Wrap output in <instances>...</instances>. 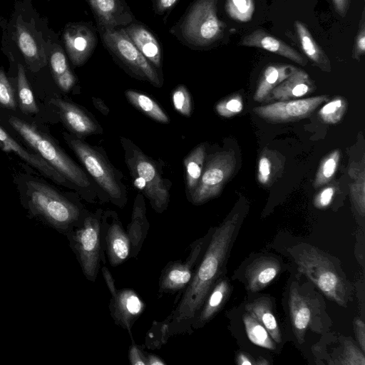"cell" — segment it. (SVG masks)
<instances>
[{"mask_svg":"<svg viewBox=\"0 0 365 365\" xmlns=\"http://www.w3.org/2000/svg\"><path fill=\"white\" fill-rule=\"evenodd\" d=\"M244 217L245 212L235 208L213 227L190 283L165 319L168 322L169 337L193 332L192 324L205 298L217 279L225 275L230 253Z\"/></svg>","mask_w":365,"mask_h":365,"instance_id":"cell-1","label":"cell"},{"mask_svg":"<svg viewBox=\"0 0 365 365\" xmlns=\"http://www.w3.org/2000/svg\"><path fill=\"white\" fill-rule=\"evenodd\" d=\"M23 170L14 175L22 207L30 218L36 220L66 235L80 226L88 211L78 194L64 192L47 182L44 177L30 170L23 164Z\"/></svg>","mask_w":365,"mask_h":365,"instance_id":"cell-2","label":"cell"},{"mask_svg":"<svg viewBox=\"0 0 365 365\" xmlns=\"http://www.w3.org/2000/svg\"><path fill=\"white\" fill-rule=\"evenodd\" d=\"M7 124L27 146L63 175L83 200L95 203L98 198L106 202L100 190L86 172L61 148L57 142L34 122L6 113Z\"/></svg>","mask_w":365,"mask_h":365,"instance_id":"cell-3","label":"cell"},{"mask_svg":"<svg viewBox=\"0 0 365 365\" xmlns=\"http://www.w3.org/2000/svg\"><path fill=\"white\" fill-rule=\"evenodd\" d=\"M287 250L300 273L329 299L347 307L351 299L352 286L336 258L306 243L298 244Z\"/></svg>","mask_w":365,"mask_h":365,"instance_id":"cell-4","label":"cell"},{"mask_svg":"<svg viewBox=\"0 0 365 365\" xmlns=\"http://www.w3.org/2000/svg\"><path fill=\"white\" fill-rule=\"evenodd\" d=\"M63 138L100 190L106 202L124 207L128 192L122 181L123 176L110 163L106 151L69 132H63Z\"/></svg>","mask_w":365,"mask_h":365,"instance_id":"cell-5","label":"cell"},{"mask_svg":"<svg viewBox=\"0 0 365 365\" xmlns=\"http://www.w3.org/2000/svg\"><path fill=\"white\" fill-rule=\"evenodd\" d=\"M120 142L133 185L148 200L155 212L163 213L169 205L171 182L163 177L159 163L131 140L121 136Z\"/></svg>","mask_w":365,"mask_h":365,"instance_id":"cell-6","label":"cell"},{"mask_svg":"<svg viewBox=\"0 0 365 365\" xmlns=\"http://www.w3.org/2000/svg\"><path fill=\"white\" fill-rule=\"evenodd\" d=\"M218 0H195L173 25L170 33L192 49L213 45L224 33L225 24L217 15Z\"/></svg>","mask_w":365,"mask_h":365,"instance_id":"cell-7","label":"cell"},{"mask_svg":"<svg viewBox=\"0 0 365 365\" xmlns=\"http://www.w3.org/2000/svg\"><path fill=\"white\" fill-rule=\"evenodd\" d=\"M104 47L128 75L155 88L163 85V76L142 55L123 27L98 31Z\"/></svg>","mask_w":365,"mask_h":365,"instance_id":"cell-8","label":"cell"},{"mask_svg":"<svg viewBox=\"0 0 365 365\" xmlns=\"http://www.w3.org/2000/svg\"><path fill=\"white\" fill-rule=\"evenodd\" d=\"M103 210L89 212L83 223L65 236L86 278L95 282L101 264V225Z\"/></svg>","mask_w":365,"mask_h":365,"instance_id":"cell-9","label":"cell"},{"mask_svg":"<svg viewBox=\"0 0 365 365\" xmlns=\"http://www.w3.org/2000/svg\"><path fill=\"white\" fill-rule=\"evenodd\" d=\"M316 293L304 289L298 282L290 284L288 309L293 333L297 341L302 344L309 329L317 333L324 331V311Z\"/></svg>","mask_w":365,"mask_h":365,"instance_id":"cell-10","label":"cell"},{"mask_svg":"<svg viewBox=\"0 0 365 365\" xmlns=\"http://www.w3.org/2000/svg\"><path fill=\"white\" fill-rule=\"evenodd\" d=\"M236 163L235 151L231 149L207 156L198 185L188 201L200 205L217 197L234 173Z\"/></svg>","mask_w":365,"mask_h":365,"instance_id":"cell-11","label":"cell"},{"mask_svg":"<svg viewBox=\"0 0 365 365\" xmlns=\"http://www.w3.org/2000/svg\"><path fill=\"white\" fill-rule=\"evenodd\" d=\"M212 229L213 227L210 228L205 236L195 240L190 245V253L185 261H171L165 266L159 279V294L183 292L190 283L195 267L202 257Z\"/></svg>","mask_w":365,"mask_h":365,"instance_id":"cell-12","label":"cell"},{"mask_svg":"<svg viewBox=\"0 0 365 365\" xmlns=\"http://www.w3.org/2000/svg\"><path fill=\"white\" fill-rule=\"evenodd\" d=\"M101 263L113 267L123 264L130 257V244L118 214L110 210L103 212L101 225Z\"/></svg>","mask_w":365,"mask_h":365,"instance_id":"cell-13","label":"cell"},{"mask_svg":"<svg viewBox=\"0 0 365 365\" xmlns=\"http://www.w3.org/2000/svg\"><path fill=\"white\" fill-rule=\"evenodd\" d=\"M110 294L109 310L115 324L127 330L133 340L131 329L145 309V304L131 289H116L110 272L105 267L101 269Z\"/></svg>","mask_w":365,"mask_h":365,"instance_id":"cell-14","label":"cell"},{"mask_svg":"<svg viewBox=\"0 0 365 365\" xmlns=\"http://www.w3.org/2000/svg\"><path fill=\"white\" fill-rule=\"evenodd\" d=\"M328 101L327 95L280 101L257 106L253 108V112L269 122L286 123L307 118L318 106Z\"/></svg>","mask_w":365,"mask_h":365,"instance_id":"cell-15","label":"cell"},{"mask_svg":"<svg viewBox=\"0 0 365 365\" xmlns=\"http://www.w3.org/2000/svg\"><path fill=\"white\" fill-rule=\"evenodd\" d=\"M50 103L69 133L81 138L103 133L95 116L83 106L58 96L51 98Z\"/></svg>","mask_w":365,"mask_h":365,"instance_id":"cell-16","label":"cell"},{"mask_svg":"<svg viewBox=\"0 0 365 365\" xmlns=\"http://www.w3.org/2000/svg\"><path fill=\"white\" fill-rule=\"evenodd\" d=\"M97 31L91 22L71 23L66 26L63 41L73 66H83L92 56L98 43Z\"/></svg>","mask_w":365,"mask_h":365,"instance_id":"cell-17","label":"cell"},{"mask_svg":"<svg viewBox=\"0 0 365 365\" xmlns=\"http://www.w3.org/2000/svg\"><path fill=\"white\" fill-rule=\"evenodd\" d=\"M0 148L4 152L13 153L24 163L36 170L45 178L58 185L63 186L75 192L74 187L56 170L30 148L21 144L0 124Z\"/></svg>","mask_w":365,"mask_h":365,"instance_id":"cell-18","label":"cell"},{"mask_svg":"<svg viewBox=\"0 0 365 365\" xmlns=\"http://www.w3.org/2000/svg\"><path fill=\"white\" fill-rule=\"evenodd\" d=\"M94 16L97 31L123 27L135 19L125 0H86Z\"/></svg>","mask_w":365,"mask_h":365,"instance_id":"cell-19","label":"cell"},{"mask_svg":"<svg viewBox=\"0 0 365 365\" xmlns=\"http://www.w3.org/2000/svg\"><path fill=\"white\" fill-rule=\"evenodd\" d=\"M123 29L142 55L163 76V48L155 34L135 19L128 25L123 26Z\"/></svg>","mask_w":365,"mask_h":365,"instance_id":"cell-20","label":"cell"},{"mask_svg":"<svg viewBox=\"0 0 365 365\" xmlns=\"http://www.w3.org/2000/svg\"><path fill=\"white\" fill-rule=\"evenodd\" d=\"M281 269V264L275 257L262 256L255 259L245 272L247 289L250 292L262 290L276 279Z\"/></svg>","mask_w":365,"mask_h":365,"instance_id":"cell-21","label":"cell"},{"mask_svg":"<svg viewBox=\"0 0 365 365\" xmlns=\"http://www.w3.org/2000/svg\"><path fill=\"white\" fill-rule=\"evenodd\" d=\"M231 293L229 279L223 275L215 282L205 298L192 326V331L203 327L223 307Z\"/></svg>","mask_w":365,"mask_h":365,"instance_id":"cell-22","label":"cell"},{"mask_svg":"<svg viewBox=\"0 0 365 365\" xmlns=\"http://www.w3.org/2000/svg\"><path fill=\"white\" fill-rule=\"evenodd\" d=\"M241 44L262 48L302 66H305L307 63V60L292 47L262 29H256L243 37Z\"/></svg>","mask_w":365,"mask_h":365,"instance_id":"cell-23","label":"cell"},{"mask_svg":"<svg viewBox=\"0 0 365 365\" xmlns=\"http://www.w3.org/2000/svg\"><path fill=\"white\" fill-rule=\"evenodd\" d=\"M315 89L314 83L309 74L304 70L296 67L287 78L272 91L267 99L278 101L294 100L310 94Z\"/></svg>","mask_w":365,"mask_h":365,"instance_id":"cell-24","label":"cell"},{"mask_svg":"<svg viewBox=\"0 0 365 365\" xmlns=\"http://www.w3.org/2000/svg\"><path fill=\"white\" fill-rule=\"evenodd\" d=\"M148 230L149 222L146 216L145 199L143 194L139 192L135 197L131 220L126 230L130 244V257H137Z\"/></svg>","mask_w":365,"mask_h":365,"instance_id":"cell-25","label":"cell"},{"mask_svg":"<svg viewBox=\"0 0 365 365\" xmlns=\"http://www.w3.org/2000/svg\"><path fill=\"white\" fill-rule=\"evenodd\" d=\"M285 158L279 152L264 148L257 161V180L264 187L272 186L282 175Z\"/></svg>","mask_w":365,"mask_h":365,"instance_id":"cell-26","label":"cell"},{"mask_svg":"<svg viewBox=\"0 0 365 365\" xmlns=\"http://www.w3.org/2000/svg\"><path fill=\"white\" fill-rule=\"evenodd\" d=\"M295 68L289 64L275 63L267 66L260 76L254 94V100L257 102L267 101L272 91L287 78Z\"/></svg>","mask_w":365,"mask_h":365,"instance_id":"cell-27","label":"cell"},{"mask_svg":"<svg viewBox=\"0 0 365 365\" xmlns=\"http://www.w3.org/2000/svg\"><path fill=\"white\" fill-rule=\"evenodd\" d=\"M245 310L253 315L267 329L274 342H282L281 331L267 297H258L245 305Z\"/></svg>","mask_w":365,"mask_h":365,"instance_id":"cell-28","label":"cell"},{"mask_svg":"<svg viewBox=\"0 0 365 365\" xmlns=\"http://www.w3.org/2000/svg\"><path fill=\"white\" fill-rule=\"evenodd\" d=\"M51 73L58 88L63 93L73 91L78 86V78L71 69L67 58L57 47L50 56Z\"/></svg>","mask_w":365,"mask_h":365,"instance_id":"cell-29","label":"cell"},{"mask_svg":"<svg viewBox=\"0 0 365 365\" xmlns=\"http://www.w3.org/2000/svg\"><path fill=\"white\" fill-rule=\"evenodd\" d=\"M294 24L301 48L306 56L323 71L330 72L331 70L330 60L316 42L308 29L299 21H295Z\"/></svg>","mask_w":365,"mask_h":365,"instance_id":"cell-30","label":"cell"},{"mask_svg":"<svg viewBox=\"0 0 365 365\" xmlns=\"http://www.w3.org/2000/svg\"><path fill=\"white\" fill-rule=\"evenodd\" d=\"M206 159V146L201 143L195 147L185 158V192L188 199L197 187Z\"/></svg>","mask_w":365,"mask_h":365,"instance_id":"cell-31","label":"cell"},{"mask_svg":"<svg viewBox=\"0 0 365 365\" xmlns=\"http://www.w3.org/2000/svg\"><path fill=\"white\" fill-rule=\"evenodd\" d=\"M127 100L138 110L153 120L163 124L170 123L169 115L160 105L148 95L135 90L125 91Z\"/></svg>","mask_w":365,"mask_h":365,"instance_id":"cell-32","label":"cell"},{"mask_svg":"<svg viewBox=\"0 0 365 365\" xmlns=\"http://www.w3.org/2000/svg\"><path fill=\"white\" fill-rule=\"evenodd\" d=\"M339 345L331 354L329 364L364 365V352L350 338L342 336Z\"/></svg>","mask_w":365,"mask_h":365,"instance_id":"cell-33","label":"cell"},{"mask_svg":"<svg viewBox=\"0 0 365 365\" xmlns=\"http://www.w3.org/2000/svg\"><path fill=\"white\" fill-rule=\"evenodd\" d=\"M352 179L350 185V192L354 207L361 217L365 214V173L364 159L361 163H353L349 170Z\"/></svg>","mask_w":365,"mask_h":365,"instance_id":"cell-34","label":"cell"},{"mask_svg":"<svg viewBox=\"0 0 365 365\" xmlns=\"http://www.w3.org/2000/svg\"><path fill=\"white\" fill-rule=\"evenodd\" d=\"M242 321L247 337L252 343L269 350L276 349L274 341L269 332L253 315L245 312L242 316Z\"/></svg>","mask_w":365,"mask_h":365,"instance_id":"cell-35","label":"cell"},{"mask_svg":"<svg viewBox=\"0 0 365 365\" xmlns=\"http://www.w3.org/2000/svg\"><path fill=\"white\" fill-rule=\"evenodd\" d=\"M18 104L21 111L26 114H36L38 107L21 64L18 65L17 73Z\"/></svg>","mask_w":365,"mask_h":365,"instance_id":"cell-36","label":"cell"},{"mask_svg":"<svg viewBox=\"0 0 365 365\" xmlns=\"http://www.w3.org/2000/svg\"><path fill=\"white\" fill-rule=\"evenodd\" d=\"M340 150L336 149L327 155L321 161L313 182L314 188H319L329 182L339 163Z\"/></svg>","mask_w":365,"mask_h":365,"instance_id":"cell-37","label":"cell"},{"mask_svg":"<svg viewBox=\"0 0 365 365\" xmlns=\"http://www.w3.org/2000/svg\"><path fill=\"white\" fill-rule=\"evenodd\" d=\"M346 108V101L344 98L336 97L322 106L318 115L324 123L336 124L343 118Z\"/></svg>","mask_w":365,"mask_h":365,"instance_id":"cell-38","label":"cell"},{"mask_svg":"<svg viewBox=\"0 0 365 365\" xmlns=\"http://www.w3.org/2000/svg\"><path fill=\"white\" fill-rule=\"evenodd\" d=\"M225 10L227 14L234 20L249 21L255 11L254 0H226Z\"/></svg>","mask_w":365,"mask_h":365,"instance_id":"cell-39","label":"cell"},{"mask_svg":"<svg viewBox=\"0 0 365 365\" xmlns=\"http://www.w3.org/2000/svg\"><path fill=\"white\" fill-rule=\"evenodd\" d=\"M17 43L28 62L36 63L39 60L37 45L34 38L21 25H19L17 27Z\"/></svg>","mask_w":365,"mask_h":365,"instance_id":"cell-40","label":"cell"},{"mask_svg":"<svg viewBox=\"0 0 365 365\" xmlns=\"http://www.w3.org/2000/svg\"><path fill=\"white\" fill-rule=\"evenodd\" d=\"M172 102L175 110L181 115L189 117L192 113L191 96L184 85H178L172 93Z\"/></svg>","mask_w":365,"mask_h":365,"instance_id":"cell-41","label":"cell"},{"mask_svg":"<svg viewBox=\"0 0 365 365\" xmlns=\"http://www.w3.org/2000/svg\"><path fill=\"white\" fill-rule=\"evenodd\" d=\"M168 338V322L166 320L154 322L145 337V345L149 349H158L166 343Z\"/></svg>","mask_w":365,"mask_h":365,"instance_id":"cell-42","label":"cell"},{"mask_svg":"<svg viewBox=\"0 0 365 365\" xmlns=\"http://www.w3.org/2000/svg\"><path fill=\"white\" fill-rule=\"evenodd\" d=\"M243 109V100L240 94H232L217 103L216 112L222 117L231 118L241 113Z\"/></svg>","mask_w":365,"mask_h":365,"instance_id":"cell-43","label":"cell"},{"mask_svg":"<svg viewBox=\"0 0 365 365\" xmlns=\"http://www.w3.org/2000/svg\"><path fill=\"white\" fill-rule=\"evenodd\" d=\"M0 106L14 111L17 108L13 87L2 69H0Z\"/></svg>","mask_w":365,"mask_h":365,"instance_id":"cell-44","label":"cell"},{"mask_svg":"<svg viewBox=\"0 0 365 365\" xmlns=\"http://www.w3.org/2000/svg\"><path fill=\"white\" fill-rule=\"evenodd\" d=\"M337 185L332 184L324 187L314 197L313 204L317 209H326L332 202L337 190Z\"/></svg>","mask_w":365,"mask_h":365,"instance_id":"cell-45","label":"cell"},{"mask_svg":"<svg viewBox=\"0 0 365 365\" xmlns=\"http://www.w3.org/2000/svg\"><path fill=\"white\" fill-rule=\"evenodd\" d=\"M365 52V19L364 13L360 21L359 30L355 38V42L353 48L352 57L357 61H360L361 56Z\"/></svg>","mask_w":365,"mask_h":365,"instance_id":"cell-46","label":"cell"},{"mask_svg":"<svg viewBox=\"0 0 365 365\" xmlns=\"http://www.w3.org/2000/svg\"><path fill=\"white\" fill-rule=\"evenodd\" d=\"M179 0H151L152 9L156 16H160L166 23L169 14Z\"/></svg>","mask_w":365,"mask_h":365,"instance_id":"cell-47","label":"cell"},{"mask_svg":"<svg viewBox=\"0 0 365 365\" xmlns=\"http://www.w3.org/2000/svg\"><path fill=\"white\" fill-rule=\"evenodd\" d=\"M128 358L132 365H146V354L133 342L129 349Z\"/></svg>","mask_w":365,"mask_h":365,"instance_id":"cell-48","label":"cell"},{"mask_svg":"<svg viewBox=\"0 0 365 365\" xmlns=\"http://www.w3.org/2000/svg\"><path fill=\"white\" fill-rule=\"evenodd\" d=\"M354 329L357 342L360 349L365 351V324L361 318H356L354 322Z\"/></svg>","mask_w":365,"mask_h":365,"instance_id":"cell-49","label":"cell"},{"mask_svg":"<svg viewBox=\"0 0 365 365\" xmlns=\"http://www.w3.org/2000/svg\"><path fill=\"white\" fill-rule=\"evenodd\" d=\"M336 12L344 17L349 10L351 0H331Z\"/></svg>","mask_w":365,"mask_h":365,"instance_id":"cell-50","label":"cell"},{"mask_svg":"<svg viewBox=\"0 0 365 365\" xmlns=\"http://www.w3.org/2000/svg\"><path fill=\"white\" fill-rule=\"evenodd\" d=\"M236 363L240 365L256 364V361L245 353L240 352L235 358Z\"/></svg>","mask_w":365,"mask_h":365,"instance_id":"cell-51","label":"cell"},{"mask_svg":"<svg viewBox=\"0 0 365 365\" xmlns=\"http://www.w3.org/2000/svg\"><path fill=\"white\" fill-rule=\"evenodd\" d=\"M94 107L104 115H108L110 110L103 100L99 98L92 97Z\"/></svg>","mask_w":365,"mask_h":365,"instance_id":"cell-52","label":"cell"},{"mask_svg":"<svg viewBox=\"0 0 365 365\" xmlns=\"http://www.w3.org/2000/svg\"><path fill=\"white\" fill-rule=\"evenodd\" d=\"M166 363L158 356L146 354V365H165Z\"/></svg>","mask_w":365,"mask_h":365,"instance_id":"cell-53","label":"cell"},{"mask_svg":"<svg viewBox=\"0 0 365 365\" xmlns=\"http://www.w3.org/2000/svg\"><path fill=\"white\" fill-rule=\"evenodd\" d=\"M269 364L268 361H267L264 359L263 358H259L258 359L257 361H256V364H258V365H264V364Z\"/></svg>","mask_w":365,"mask_h":365,"instance_id":"cell-54","label":"cell"}]
</instances>
